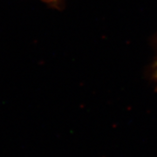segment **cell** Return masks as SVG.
<instances>
[{"label": "cell", "instance_id": "obj_1", "mask_svg": "<svg viewBox=\"0 0 157 157\" xmlns=\"http://www.w3.org/2000/svg\"><path fill=\"white\" fill-rule=\"evenodd\" d=\"M43 1H45V2H46L47 4H49V5H51V6H58V4L60 2V0H43Z\"/></svg>", "mask_w": 157, "mask_h": 157}, {"label": "cell", "instance_id": "obj_2", "mask_svg": "<svg viewBox=\"0 0 157 157\" xmlns=\"http://www.w3.org/2000/svg\"><path fill=\"white\" fill-rule=\"evenodd\" d=\"M154 70H155V77L157 78V61L155 62V65Z\"/></svg>", "mask_w": 157, "mask_h": 157}]
</instances>
